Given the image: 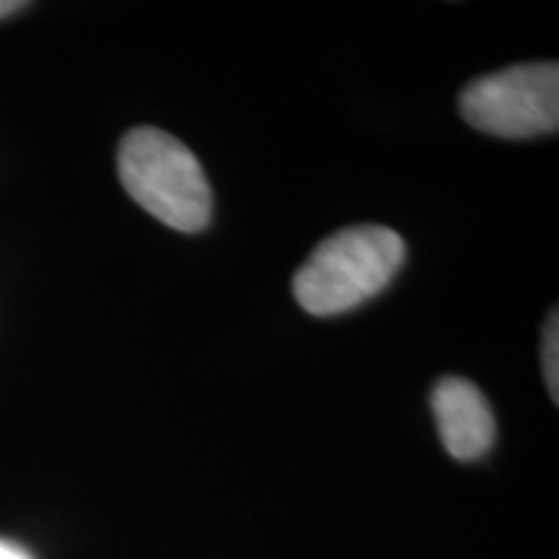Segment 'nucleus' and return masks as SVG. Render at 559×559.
I'll list each match as a JSON object with an SVG mask.
<instances>
[{
    "label": "nucleus",
    "mask_w": 559,
    "mask_h": 559,
    "mask_svg": "<svg viewBox=\"0 0 559 559\" xmlns=\"http://www.w3.org/2000/svg\"><path fill=\"white\" fill-rule=\"evenodd\" d=\"M432 415L445 451L459 461L485 456L495 440V417L485 394L466 379H443L432 389Z\"/></svg>",
    "instance_id": "obj_4"
},
{
    "label": "nucleus",
    "mask_w": 559,
    "mask_h": 559,
    "mask_svg": "<svg viewBox=\"0 0 559 559\" xmlns=\"http://www.w3.org/2000/svg\"><path fill=\"white\" fill-rule=\"evenodd\" d=\"M124 190L153 218L181 234H198L213 215V190L194 153L169 132L130 130L117 153Z\"/></svg>",
    "instance_id": "obj_2"
},
{
    "label": "nucleus",
    "mask_w": 559,
    "mask_h": 559,
    "mask_svg": "<svg viewBox=\"0 0 559 559\" xmlns=\"http://www.w3.org/2000/svg\"><path fill=\"white\" fill-rule=\"evenodd\" d=\"M461 117L487 135L534 138L559 128V66L531 62L481 75L461 91Z\"/></svg>",
    "instance_id": "obj_3"
},
{
    "label": "nucleus",
    "mask_w": 559,
    "mask_h": 559,
    "mask_svg": "<svg viewBox=\"0 0 559 559\" xmlns=\"http://www.w3.org/2000/svg\"><path fill=\"white\" fill-rule=\"evenodd\" d=\"M542 362H544V379H547V389L551 400L559 402V321L557 311L544 324V347H542Z\"/></svg>",
    "instance_id": "obj_5"
},
{
    "label": "nucleus",
    "mask_w": 559,
    "mask_h": 559,
    "mask_svg": "<svg viewBox=\"0 0 559 559\" xmlns=\"http://www.w3.org/2000/svg\"><path fill=\"white\" fill-rule=\"evenodd\" d=\"M24 9V3H11V0H0V19L3 16H11L13 11Z\"/></svg>",
    "instance_id": "obj_7"
},
{
    "label": "nucleus",
    "mask_w": 559,
    "mask_h": 559,
    "mask_svg": "<svg viewBox=\"0 0 559 559\" xmlns=\"http://www.w3.org/2000/svg\"><path fill=\"white\" fill-rule=\"evenodd\" d=\"M404 241L386 226H353L324 239L296 272L293 293L313 317H334L391 283L404 262Z\"/></svg>",
    "instance_id": "obj_1"
},
{
    "label": "nucleus",
    "mask_w": 559,
    "mask_h": 559,
    "mask_svg": "<svg viewBox=\"0 0 559 559\" xmlns=\"http://www.w3.org/2000/svg\"><path fill=\"white\" fill-rule=\"evenodd\" d=\"M0 559H32L24 549L11 542H0Z\"/></svg>",
    "instance_id": "obj_6"
}]
</instances>
